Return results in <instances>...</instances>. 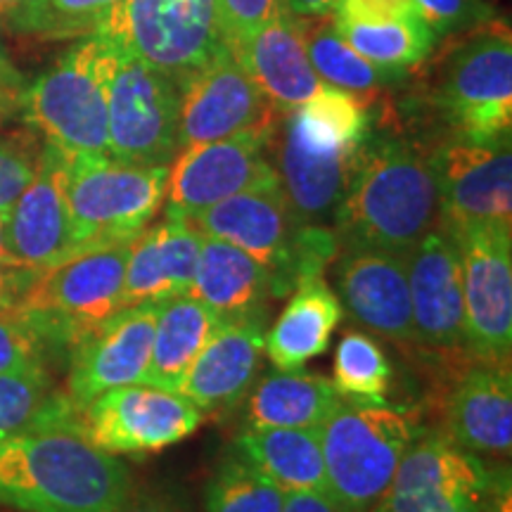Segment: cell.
I'll return each instance as SVG.
<instances>
[{
    "label": "cell",
    "instance_id": "obj_48",
    "mask_svg": "<svg viewBox=\"0 0 512 512\" xmlns=\"http://www.w3.org/2000/svg\"><path fill=\"white\" fill-rule=\"evenodd\" d=\"M19 105H22V88L0 86V131L19 117Z\"/></svg>",
    "mask_w": 512,
    "mask_h": 512
},
{
    "label": "cell",
    "instance_id": "obj_33",
    "mask_svg": "<svg viewBox=\"0 0 512 512\" xmlns=\"http://www.w3.org/2000/svg\"><path fill=\"white\" fill-rule=\"evenodd\" d=\"M306 19V53H309L313 72L328 86L342 88V91L354 93L358 98H368L377 88L396 79L394 74L370 64L354 48L344 41L332 19L320 17L316 27Z\"/></svg>",
    "mask_w": 512,
    "mask_h": 512
},
{
    "label": "cell",
    "instance_id": "obj_25",
    "mask_svg": "<svg viewBox=\"0 0 512 512\" xmlns=\"http://www.w3.org/2000/svg\"><path fill=\"white\" fill-rule=\"evenodd\" d=\"M446 437L479 458H510V366H489L477 361V366L465 370L446 399Z\"/></svg>",
    "mask_w": 512,
    "mask_h": 512
},
{
    "label": "cell",
    "instance_id": "obj_18",
    "mask_svg": "<svg viewBox=\"0 0 512 512\" xmlns=\"http://www.w3.org/2000/svg\"><path fill=\"white\" fill-rule=\"evenodd\" d=\"M406 264L415 347L441 356L463 351L465 304L456 242L434 226L406 254Z\"/></svg>",
    "mask_w": 512,
    "mask_h": 512
},
{
    "label": "cell",
    "instance_id": "obj_24",
    "mask_svg": "<svg viewBox=\"0 0 512 512\" xmlns=\"http://www.w3.org/2000/svg\"><path fill=\"white\" fill-rule=\"evenodd\" d=\"M230 53L280 114L302 107L323 88L306 53V19L294 17L290 10L230 48Z\"/></svg>",
    "mask_w": 512,
    "mask_h": 512
},
{
    "label": "cell",
    "instance_id": "obj_5",
    "mask_svg": "<svg viewBox=\"0 0 512 512\" xmlns=\"http://www.w3.org/2000/svg\"><path fill=\"white\" fill-rule=\"evenodd\" d=\"M207 238L230 242L264 264L283 297L304 273H323L337 252L325 226H306L294 216L283 185L271 183L211 204L190 219Z\"/></svg>",
    "mask_w": 512,
    "mask_h": 512
},
{
    "label": "cell",
    "instance_id": "obj_32",
    "mask_svg": "<svg viewBox=\"0 0 512 512\" xmlns=\"http://www.w3.org/2000/svg\"><path fill=\"white\" fill-rule=\"evenodd\" d=\"M79 411L57 392L48 370L0 373V439L48 425H76Z\"/></svg>",
    "mask_w": 512,
    "mask_h": 512
},
{
    "label": "cell",
    "instance_id": "obj_45",
    "mask_svg": "<svg viewBox=\"0 0 512 512\" xmlns=\"http://www.w3.org/2000/svg\"><path fill=\"white\" fill-rule=\"evenodd\" d=\"M283 512H344L325 491H294L285 496Z\"/></svg>",
    "mask_w": 512,
    "mask_h": 512
},
{
    "label": "cell",
    "instance_id": "obj_40",
    "mask_svg": "<svg viewBox=\"0 0 512 512\" xmlns=\"http://www.w3.org/2000/svg\"><path fill=\"white\" fill-rule=\"evenodd\" d=\"M46 344L17 316L0 313V373L46 370Z\"/></svg>",
    "mask_w": 512,
    "mask_h": 512
},
{
    "label": "cell",
    "instance_id": "obj_17",
    "mask_svg": "<svg viewBox=\"0 0 512 512\" xmlns=\"http://www.w3.org/2000/svg\"><path fill=\"white\" fill-rule=\"evenodd\" d=\"M159 304L128 306L74 344L67 396L74 408L110 389L145 380Z\"/></svg>",
    "mask_w": 512,
    "mask_h": 512
},
{
    "label": "cell",
    "instance_id": "obj_3",
    "mask_svg": "<svg viewBox=\"0 0 512 512\" xmlns=\"http://www.w3.org/2000/svg\"><path fill=\"white\" fill-rule=\"evenodd\" d=\"M119 46L102 34L79 43L22 88L19 117L67 155H107L110 83Z\"/></svg>",
    "mask_w": 512,
    "mask_h": 512
},
{
    "label": "cell",
    "instance_id": "obj_26",
    "mask_svg": "<svg viewBox=\"0 0 512 512\" xmlns=\"http://www.w3.org/2000/svg\"><path fill=\"white\" fill-rule=\"evenodd\" d=\"M188 294L207 304L223 323V320L264 316L268 299L278 297V290L264 264L230 242L202 235L200 256Z\"/></svg>",
    "mask_w": 512,
    "mask_h": 512
},
{
    "label": "cell",
    "instance_id": "obj_22",
    "mask_svg": "<svg viewBox=\"0 0 512 512\" xmlns=\"http://www.w3.org/2000/svg\"><path fill=\"white\" fill-rule=\"evenodd\" d=\"M266 313L223 320L176 394L188 399L202 415L233 411L252 392L266 342Z\"/></svg>",
    "mask_w": 512,
    "mask_h": 512
},
{
    "label": "cell",
    "instance_id": "obj_4",
    "mask_svg": "<svg viewBox=\"0 0 512 512\" xmlns=\"http://www.w3.org/2000/svg\"><path fill=\"white\" fill-rule=\"evenodd\" d=\"M418 437L413 420L384 399H344L320 425L325 494L344 512H373Z\"/></svg>",
    "mask_w": 512,
    "mask_h": 512
},
{
    "label": "cell",
    "instance_id": "obj_23",
    "mask_svg": "<svg viewBox=\"0 0 512 512\" xmlns=\"http://www.w3.org/2000/svg\"><path fill=\"white\" fill-rule=\"evenodd\" d=\"M202 233L188 216L164 209V219L133 240L124 280V309L162 304L190 292Z\"/></svg>",
    "mask_w": 512,
    "mask_h": 512
},
{
    "label": "cell",
    "instance_id": "obj_16",
    "mask_svg": "<svg viewBox=\"0 0 512 512\" xmlns=\"http://www.w3.org/2000/svg\"><path fill=\"white\" fill-rule=\"evenodd\" d=\"M444 230L465 226L512 228L510 143L482 145L451 138L430 152Z\"/></svg>",
    "mask_w": 512,
    "mask_h": 512
},
{
    "label": "cell",
    "instance_id": "obj_34",
    "mask_svg": "<svg viewBox=\"0 0 512 512\" xmlns=\"http://www.w3.org/2000/svg\"><path fill=\"white\" fill-rule=\"evenodd\" d=\"M285 491L238 453L223 458L204 486V512H283Z\"/></svg>",
    "mask_w": 512,
    "mask_h": 512
},
{
    "label": "cell",
    "instance_id": "obj_15",
    "mask_svg": "<svg viewBox=\"0 0 512 512\" xmlns=\"http://www.w3.org/2000/svg\"><path fill=\"white\" fill-rule=\"evenodd\" d=\"M278 114L226 46L181 86L178 150L240 133L271 131L278 126Z\"/></svg>",
    "mask_w": 512,
    "mask_h": 512
},
{
    "label": "cell",
    "instance_id": "obj_10",
    "mask_svg": "<svg viewBox=\"0 0 512 512\" xmlns=\"http://www.w3.org/2000/svg\"><path fill=\"white\" fill-rule=\"evenodd\" d=\"M458 247L465 304V351L479 363L510 366L512 228L482 223L446 230Z\"/></svg>",
    "mask_w": 512,
    "mask_h": 512
},
{
    "label": "cell",
    "instance_id": "obj_1",
    "mask_svg": "<svg viewBox=\"0 0 512 512\" xmlns=\"http://www.w3.org/2000/svg\"><path fill=\"white\" fill-rule=\"evenodd\" d=\"M133 491L131 470L83 437L79 425L0 439V505L19 512H119Z\"/></svg>",
    "mask_w": 512,
    "mask_h": 512
},
{
    "label": "cell",
    "instance_id": "obj_30",
    "mask_svg": "<svg viewBox=\"0 0 512 512\" xmlns=\"http://www.w3.org/2000/svg\"><path fill=\"white\" fill-rule=\"evenodd\" d=\"M219 325L221 320L216 313L192 294H181L159 304L150 366L143 382L176 392Z\"/></svg>",
    "mask_w": 512,
    "mask_h": 512
},
{
    "label": "cell",
    "instance_id": "obj_27",
    "mask_svg": "<svg viewBox=\"0 0 512 512\" xmlns=\"http://www.w3.org/2000/svg\"><path fill=\"white\" fill-rule=\"evenodd\" d=\"M292 290V299L271 325L264 342L275 370H299L325 354L332 332L344 316L342 304L323 273L299 275Z\"/></svg>",
    "mask_w": 512,
    "mask_h": 512
},
{
    "label": "cell",
    "instance_id": "obj_19",
    "mask_svg": "<svg viewBox=\"0 0 512 512\" xmlns=\"http://www.w3.org/2000/svg\"><path fill=\"white\" fill-rule=\"evenodd\" d=\"M69 155L43 143L36 176L8 211L12 259L29 271H46L74 256L67 202Z\"/></svg>",
    "mask_w": 512,
    "mask_h": 512
},
{
    "label": "cell",
    "instance_id": "obj_2",
    "mask_svg": "<svg viewBox=\"0 0 512 512\" xmlns=\"http://www.w3.org/2000/svg\"><path fill=\"white\" fill-rule=\"evenodd\" d=\"M342 249L403 254L439 223L430 155L396 136H368L335 211Z\"/></svg>",
    "mask_w": 512,
    "mask_h": 512
},
{
    "label": "cell",
    "instance_id": "obj_37",
    "mask_svg": "<svg viewBox=\"0 0 512 512\" xmlns=\"http://www.w3.org/2000/svg\"><path fill=\"white\" fill-rule=\"evenodd\" d=\"M43 143L34 131L0 136V209L10 211L24 188L34 181Z\"/></svg>",
    "mask_w": 512,
    "mask_h": 512
},
{
    "label": "cell",
    "instance_id": "obj_7",
    "mask_svg": "<svg viewBox=\"0 0 512 512\" xmlns=\"http://www.w3.org/2000/svg\"><path fill=\"white\" fill-rule=\"evenodd\" d=\"M131 242L88 249L38 271L24 292L17 318L46 347H72L83 335L124 309Z\"/></svg>",
    "mask_w": 512,
    "mask_h": 512
},
{
    "label": "cell",
    "instance_id": "obj_38",
    "mask_svg": "<svg viewBox=\"0 0 512 512\" xmlns=\"http://www.w3.org/2000/svg\"><path fill=\"white\" fill-rule=\"evenodd\" d=\"M216 12L223 43L233 48L287 12V0H216Z\"/></svg>",
    "mask_w": 512,
    "mask_h": 512
},
{
    "label": "cell",
    "instance_id": "obj_31",
    "mask_svg": "<svg viewBox=\"0 0 512 512\" xmlns=\"http://www.w3.org/2000/svg\"><path fill=\"white\" fill-rule=\"evenodd\" d=\"M332 22L358 55L394 76L425 62L439 38L420 17L392 22H344L332 15Z\"/></svg>",
    "mask_w": 512,
    "mask_h": 512
},
{
    "label": "cell",
    "instance_id": "obj_41",
    "mask_svg": "<svg viewBox=\"0 0 512 512\" xmlns=\"http://www.w3.org/2000/svg\"><path fill=\"white\" fill-rule=\"evenodd\" d=\"M344 22H392L418 17L413 0H339L335 12Z\"/></svg>",
    "mask_w": 512,
    "mask_h": 512
},
{
    "label": "cell",
    "instance_id": "obj_43",
    "mask_svg": "<svg viewBox=\"0 0 512 512\" xmlns=\"http://www.w3.org/2000/svg\"><path fill=\"white\" fill-rule=\"evenodd\" d=\"M43 0H0V27L34 36Z\"/></svg>",
    "mask_w": 512,
    "mask_h": 512
},
{
    "label": "cell",
    "instance_id": "obj_29",
    "mask_svg": "<svg viewBox=\"0 0 512 512\" xmlns=\"http://www.w3.org/2000/svg\"><path fill=\"white\" fill-rule=\"evenodd\" d=\"M235 453L254 465L275 486L294 491H325V465L320 448V427H247L235 439Z\"/></svg>",
    "mask_w": 512,
    "mask_h": 512
},
{
    "label": "cell",
    "instance_id": "obj_36",
    "mask_svg": "<svg viewBox=\"0 0 512 512\" xmlns=\"http://www.w3.org/2000/svg\"><path fill=\"white\" fill-rule=\"evenodd\" d=\"M121 0H43L34 36L83 38L98 34L117 15Z\"/></svg>",
    "mask_w": 512,
    "mask_h": 512
},
{
    "label": "cell",
    "instance_id": "obj_14",
    "mask_svg": "<svg viewBox=\"0 0 512 512\" xmlns=\"http://www.w3.org/2000/svg\"><path fill=\"white\" fill-rule=\"evenodd\" d=\"M275 131L278 126L178 150L169 164L164 207L192 219L238 192L278 183V171L268 157Z\"/></svg>",
    "mask_w": 512,
    "mask_h": 512
},
{
    "label": "cell",
    "instance_id": "obj_21",
    "mask_svg": "<svg viewBox=\"0 0 512 512\" xmlns=\"http://www.w3.org/2000/svg\"><path fill=\"white\" fill-rule=\"evenodd\" d=\"M275 171L299 221L328 226L347 190L358 150H344L316 140L299 126L292 112L273 136Z\"/></svg>",
    "mask_w": 512,
    "mask_h": 512
},
{
    "label": "cell",
    "instance_id": "obj_20",
    "mask_svg": "<svg viewBox=\"0 0 512 512\" xmlns=\"http://www.w3.org/2000/svg\"><path fill=\"white\" fill-rule=\"evenodd\" d=\"M335 280L339 304L356 325L401 347H415L406 256L342 249Z\"/></svg>",
    "mask_w": 512,
    "mask_h": 512
},
{
    "label": "cell",
    "instance_id": "obj_50",
    "mask_svg": "<svg viewBox=\"0 0 512 512\" xmlns=\"http://www.w3.org/2000/svg\"><path fill=\"white\" fill-rule=\"evenodd\" d=\"M0 261L17 264V261L12 259L10 245H8V211H3V209H0Z\"/></svg>",
    "mask_w": 512,
    "mask_h": 512
},
{
    "label": "cell",
    "instance_id": "obj_46",
    "mask_svg": "<svg viewBox=\"0 0 512 512\" xmlns=\"http://www.w3.org/2000/svg\"><path fill=\"white\" fill-rule=\"evenodd\" d=\"M482 512H512V484L508 467L505 470H494Z\"/></svg>",
    "mask_w": 512,
    "mask_h": 512
},
{
    "label": "cell",
    "instance_id": "obj_6",
    "mask_svg": "<svg viewBox=\"0 0 512 512\" xmlns=\"http://www.w3.org/2000/svg\"><path fill=\"white\" fill-rule=\"evenodd\" d=\"M169 164L69 155L67 202L74 254L136 240L166 202Z\"/></svg>",
    "mask_w": 512,
    "mask_h": 512
},
{
    "label": "cell",
    "instance_id": "obj_49",
    "mask_svg": "<svg viewBox=\"0 0 512 512\" xmlns=\"http://www.w3.org/2000/svg\"><path fill=\"white\" fill-rule=\"evenodd\" d=\"M0 86L24 88V76L19 74V69L15 67V62H12V57L3 41H0Z\"/></svg>",
    "mask_w": 512,
    "mask_h": 512
},
{
    "label": "cell",
    "instance_id": "obj_8",
    "mask_svg": "<svg viewBox=\"0 0 512 512\" xmlns=\"http://www.w3.org/2000/svg\"><path fill=\"white\" fill-rule=\"evenodd\" d=\"M437 102L453 138L503 145L512 133V34L501 19L472 29L448 57Z\"/></svg>",
    "mask_w": 512,
    "mask_h": 512
},
{
    "label": "cell",
    "instance_id": "obj_35",
    "mask_svg": "<svg viewBox=\"0 0 512 512\" xmlns=\"http://www.w3.org/2000/svg\"><path fill=\"white\" fill-rule=\"evenodd\" d=\"M392 363L375 337L349 330L339 339L332 384L344 399H382L392 382Z\"/></svg>",
    "mask_w": 512,
    "mask_h": 512
},
{
    "label": "cell",
    "instance_id": "obj_28",
    "mask_svg": "<svg viewBox=\"0 0 512 512\" xmlns=\"http://www.w3.org/2000/svg\"><path fill=\"white\" fill-rule=\"evenodd\" d=\"M342 401L335 384L318 373L273 370L249 392L247 427H320Z\"/></svg>",
    "mask_w": 512,
    "mask_h": 512
},
{
    "label": "cell",
    "instance_id": "obj_11",
    "mask_svg": "<svg viewBox=\"0 0 512 512\" xmlns=\"http://www.w3.org/2000/svg\"><path fill=\"white\" fill-rule=\"evenodd\" d=\"M181 88L119 46L110 83L107 155L131 164H171L178 155Z\"/></svg>",
    "mask_w": 512,
    "mask_h": 512
},
{
    "label": "cell",
    "instance_id": "obj_9",
    "mask_svg": "<svg viewBox=\"0 0 512 512\" xmlns=\"http://www.w3.org/2000/svg\"><path fill=\"white\" fill-rule=\"evenodd\" d=\"M107 36L178 88L226 48L216 0H121Z\"/></svg>",
    "mask_w": 512,
    "mask_h": 512
},
{
    "label": "cell",
    "instance_id": "obj_44",
    "mask_svg": "<svg viewBox=\"0 0 512 512\" xmlns=\"http://www.w3.org/2000/svg\"><path fill=\"white\" fill-rule=\"evenodd\" d=\"M119 512H192L190 505L181 496L169 491H143L128 498V503Z\"/></svg>",
    "mask_w": 512,
    "mask_h": 512
},
{
    "label": "cell",
    "instance_id": "obj_42",
    "mask_svg": "<svg viewBox=\"0 0 512 512\" xmlns=\"http://www.w3.org/2000/svg\"><path fill=\"white\" fill-rule=\"evenodd\" d=\"M34 275L36 271H29V268L0 261V313L17 316L19 304H22L24 292H27Z\"/></svg>",
    "mask_w": 512,
    "mask_h": 512
},
{
    "label": "cell",
    "instance_id": "obj_13",
    "mask_svg": "<svg viewBox=\"0 0 512 512\" xmlns=\"http://www.w3.org/2000/svg\"><path fill=\"white\" fill-rule=\"evenodd\" d=\"M491 477L446 434H418L373 512H482Z\"/></svg>",
    "mask_w": 512,
    "mask_h": 512
},
{
    "label": "cell",
    "instance_id": "obj_47",
    "mask_svg": "<svg viewBox=\"0 0 512 512\" xmlns=\"http://www.w3.org/2000/svg\"><path fill=\"white\" fill-rule=\"evenodd\" d=\"M339 0H287V10L294 17H328Z\"/></svg>",
    "mask_w": 512,
    "mask_h": 512
},
{
    "label": "cell",
    "instance_id": "obj_12",
    "mask_svg": "<svg viewBox=\"0 0 512 512\" xmlns=\"http://www.w3.org/2000/svg\"><path fill=\"white\" fill-rule=\"evenodd\" d=\"M202 420L204 415L185 396L138 382L95 396L79 408L76 425L105 453L140 456L181 444Z\"/></svg>",
    "mask_w": 512,
    "mask_h": 512
},
{
    "label": "cell",
    "instance_id": "obj_39",
    "mask_svg": "<svg viewBox=\"0 0 512 512\" xmlns=\"http://www.w3.org/2000/svg\"><path fill=\"white\" fill-rule=\"evenodd\" d=\"M415 12L437 36L472 31L494 19L486 0H413Z\"/></svg>",
    "mask_w": 512,
    "mask_h": 512
}]
</instances>
